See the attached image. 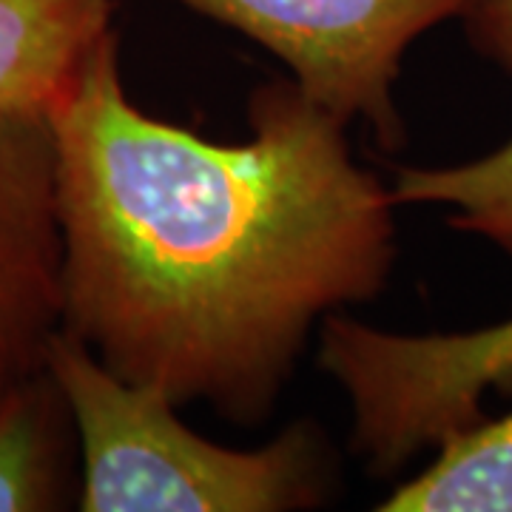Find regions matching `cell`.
<instances>
[{
  "mask_svg": "<svg viewBox=\"0 0 512 512\" xmlns=\"http://www.w3.org/2000/svg\"><path fill=\"white\" fill-rule=\"evenodd\" d=\"M251 137L217 143L131 103L117 37L49 117L63 330L120 379L256 427L313 330L384 291L390 185L293 80L251 94Z\"/></svg>",
  "mask_w": 512,
  "mask_h": 512,
  "instance_id": "cell-1",
  "label": "cell"
},
{
  "mask_svg": "<svg viewBox=\"0 0 512 512\" xmlns=\"http://www.w3.org/2000/svg\"><path fill=\"white\" fill-rule=\"evenodd\" d=\"M46 367L72 410L83 512H285L328 498V453L311 424L256 450L214 444L168 393L120 379L63 328Z\"/></svg>",
  "mask_w": 512,
  "mask_h": 512,
  "instance_id": "cell-2",
  "label": "cell"
},
{
  "mask_svg": "<svg viewBox=\"0 0 512 512\" xmlns=\"http://www.w3.org/2000/svg\"><path fill=\"white\" fill-rule=\"evenodd\" d=\"M319 367L348 396L353 450L387 476L487 419L490 390L512 396V319L470 333H393L333 313L319 328Z\"/></svg>",
  "mask_w": 512,
  "mask_h": 512,
  "instance_id": "cell-3",
  "label": "cell"
},
{
  "mask_svg": "<svg viewBox=\"0 0 512 512\" xmlns=\"http://www.w3.org/2000/svg\"><path fill=\"white\" fill-rule=\"evenodd\" d=\"M251 37L291 80L345 126L365 123L396 151L404 123L393 100L407 49L461 18L470 0H174Z\"/></svg>",
  "mask_w": 512,
  "mask_h": 512,
  "instance_id": "cell-4",
  "label": "cell"
},
{
  "mask_svg": "<svg viewBox=\"0 0 512 512\" xmlns=\"http://www.w3.org/2000/svg\"><path fill=\"white\" fill-rule=\"evenodd\" d=\"M63 328V237L49 120L0 117V393L46 367Z\"/></svg>",
  "mask_w": 512,
  "mask_h": 512,
  "instance_id": "cell-5",
  "label": "cell"
},
{
  "mask_svg": "<svg viewBox=\"0 0 512 512\" xmlns=\"http://www.w3.org/2000/svg\"><path fill=\"white\" fill-rule=\"evenodd\" d=\"M111 37V0H0V117L49 120Z\"/></svg>",
  "mask_w": 512,
  "mask_h": 512,
  "instance_id": "cell-6",
  "label": "cell"
},
{
  "mask_svg": "<svg viewBox=\"0 0 512 512\" xmlns=\"http://www.w3.org/2000/svg\"><path fill=\"white\" fill-rule=\"evenodd\" d=\"M464 29L478 55L512 72V0H470ZM396 205H436L447 225L476 234L512 262V137L484 157L456 165H396Z\"/></svg>",
  "mask_w": 512,
  "mask_h": 512,
  "instance_id": "cell-7",
  "label": "cell"
},
{
  "mask_svg": "<svg viewBox=\"0 0 512 512\" xmlns=\"http://www.w3.org/2000/svg\"><path fill=\"white\" fill-rule=\"evenodd\" d=\"M80 498V444L49 367L0 393V512L69 510Z\"/></svg>",
  "mask_w": 512,
  "mask_h": 512,
  "instance_id": "cell-8",
  "label": "cell"
},
{
  "mask_svg": "<svg viewBox=\"0 0 512 512\" xmlns=\"http://www.w3.org/2000/svg\"><path fill=\"white\" fill-rule=\"evenodd\" d=\"M382 512H512V410L447 436L419 476L402 481Z\"/></svg>",
  "mask_w": 512,
  "mask_h": 512,
  "instance_id": "cell-9",
  "label": "cell"
}]
</instances>
